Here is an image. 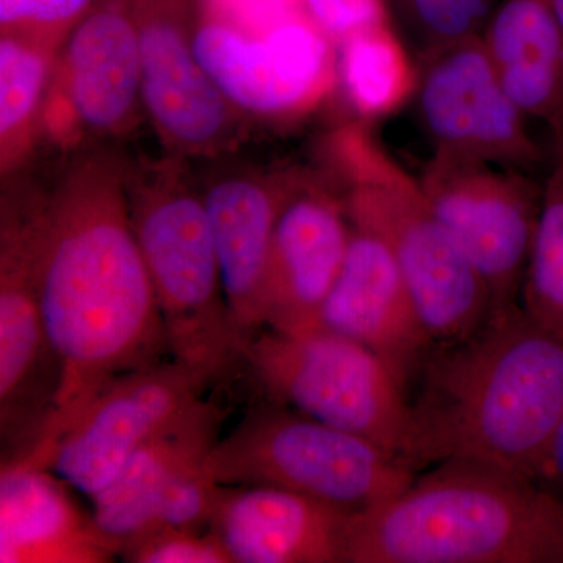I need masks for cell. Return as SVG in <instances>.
I'll return each mask as SVG.
<instances>
[{
  "mask_svg": "<svg viewBox=\"0 0 563 563\" xmlns=\"http://www.w3.org/2000/svg\"><path fill=\"white\" fill-rule=\"evenodd\" d=\"M521 295L525 313L563 340V158L555 152Z\"/></svg>",
  "mask_w": 563,
  "mask_h": 563,
  "instance_id": "cb8c5ba5",
  "label": "cell"
},
{
  "mask_svg": "<svg viewBox=\"0 0 563 563\" xmlns=\"http://www.w3.org/2000/svg\"><path fill=\"white\" fill-rule=\"evenodd\" d=\"M406 462L542 476L563 418V340L523 309L492 314L424 365Z\"/></svg>",
  "mask_w": 563,
  "mask_h": 563,
  "instance_id": "7a4b0ae2",
  "label": "cell"
},
{
  "mask_svg": "<svg viewBox=\"0 0 563 563\" xmlns=\"http://www.w3.org/2000/svg\"><path fill=\"white\" fill-rule=\"evenodd\" d=\"M542 476L563 483V418L555 431L553 444H551L550 454H548L547 463Z\"/></svg>",
  "mask_w": 563,
  "mask_h": 563,
  "instance_id": "f546056e",
  "label": "cell"
},
{
  "mask_svg": "<svg viewBox=\"0 0 563 563\" xmlns=\"http://www.w3.org/2000/svg\"><path fill=\"white\" fill-rule=\"evenodd\" d=\"M58 47L24 35L0 38V172H20L43 133Z\"/></svg>",
  "mask_w": 563,
  "mask_h": 563,
  "instance_id": "7402d4cb",
  "label": "cell"
},
{
  "mask_svg": "<svg viewBox=\"0 0 563 563\" xmlns=\"http://www.w3.org/2000/svg\"><path fill=\"white\" fill-rule=\"evenodd\" d=\"M336 49L339 84L362 121L390 117L413 98L418 68L391 24L352 36Z\"/></svg>",
  "mask_w": 563,
  "mask_h": 563,
  "instance_id": "603a6c76",
  "label": "cell"
},
{
  "mask_svg": "<svg viewBox=\"0 0 563 563\" xmlns=\"http://www.w3.org/2000/svg\"><path fill=\"white\" fill-rule=\"evenodd\" d=\"M221 485H266L361 512L413 483L412 468L363 437L284 404L251 407L207 459Z\"/></svg>",
  "mask_w": 563,
  "mask_h": 563,
  "instance_id": "8992f818",
  "label": "cell"
},
{
  "mask_svg": "<svg viewBox=\"0 0 563 563\" xmlns=\"http://www.w3.org/2000/svg\"><path fill=\"white\" fill-rule=\"evenodd\" d=\"M66 487L49 470L3 463L0 563H106L118 558Z\"/></svg>",
  "mask_w": 563,
  "mask_h": 563,
  "instance_id": "ffe728a7",
  "label": "cell"
},
{
  "mask_svg": "<svg viewBox=\"0 0 563 563\" xmlns=\"http://www.w3.org/2000/svg\"><path fill=\"white\" fill-rule=\"evenodd\" d=\"M554 152L563 158V132L554 136Z\"/></svg>",
  "mask_w": 563,
  "mask_h": 563,
  "instance_id": "4dcf8cb0",
  "label": "cell"
},
{
  "mask_svg": "<svg viewBox=\"0 0 563 563\" xmlns=\"http://www.w3.org/2000/svg\"><path fill=\"white\" fill-rule=\"evenodd\" d=\"M481 40L518 109L562 133L563 25L554 0H503Z\"/></svg>",
  "mask_w": 563,
  "mask_h": 563,
  "instance_id": "44dd1931",
  "label": "cell"
},
{
  "mask_svg": "<svg viewBox=\"0 0 563 563\" xmlns=\"http://www.w3.org/2000/svg\"><path fill=\"white\" fill-rule=\"evenodd\" d=\"M554 7L563 25V0H554Z\"/></svg>",
  "mask_w": 563,
  "mask_h": 563,
  "instance_id": "1f68e13d",
  "label": "cell"
},
{
  "mask_svg": "<svg viewBox=\"0 0 563 563\" xmlns=\"http://www.w3.org/2000/svg\"><path fill=\"white\" fill-rule=\"evenodd\" d=\"M141 117L140 38L132 0H102L58 52L43 133L70 146L85 132L125 135Z\"/></svg>",
  "mask_w": 563,
  "mask_h": 563,
  "instance_id": "5bb4252c",
  "label": "cell"
},
{
  "mask_svg": "<svg viewBox=\"0 0 563 563\" xmlns=\"http://www.w3.org/2000/svg\"><path fill=\"white\" fill-rule=\"evenodd\" d=\"M199 20L250 36H265L287 22L309 16L302 0H195Z\"/></svg>",
  "mask_w": 563,
  "mask_h": 563,
  "instance_id": "83f0119b",
  "label": "cell"
},
{
  "mask_svg": "<svg viewBox=\"0 0 563 563\" xmlns=\"http://www.w3.org/2000/svg\"><path fill=\"white\" fill-rule=\"evenodd\" d=\"M40 192H3L0 217V437L2 463L24 461L46 431L62 368L36 279Z\"/></svg>",
  "mask_w": 563,
  "mask_h": 563,
  "instance_id": "ba28073f",
  "label": "cell"
},
{
  "mask_svg": "<svg viewBox=\"0 0 563 563\" xmlns=\"http://www.w3.org/2000/svg\"><path fill=\"white\" fill-rule=\"evenodd\" d=\"M433 152L532 174L544 161L481 35L421 54L415 91Z\"/></svg>",
  "mask_w": 563,
  "mask_h": 563,
  "instance_id": "7c38bea8",
  "label": "cell"
},
{
  "mask_svg": "<svg viewBox=\"0 0 563 563\" xmlns=\"http://www.w3.org/2000/svg\"><path fill=\"white\" fill-rule=\"evenodd\" d=\"M352 512L266 485H221L209 531L233 563H344Z\"/></svg>",
  "mask_w": 563,
  "mask_h": 563,
  "instance_id": "2e32d148",
  "label": "cell"
},
{
  "mask_svg": "<svg viewBox=\"0 0 563 563\" xmlns=\"http://www.w3.org/2000/svg\"><path fill=\"white\" fill-rule=\"evenodd\" d=\"M144 114L174 157H218L243 136L244 118L195 51V0H132Z\"/></svg>",
  "mask_w": 563,
  "mask_h": 563,
  "instance_id": "30bf717a",
  "label": "cell"
},
{
  "mask_svg": "<svg viewBox=\"0 0 563 563\" xmlns=\"http://www.w3.org/2000/svg\"><path fill=\"white\" fill-rule=\"evenodd\" d=\"M352 228L379 236L398 263L432 343L468 339L492 317L487 285L429 207L413 179L374 135L352 122L322 143Z\"/></svg>",
  "mask_w": 563,
  "mask_h": 563,
  "instance_id": "277c9868",
  "label": "cell"
},
{
  "mask_svg": "<svg viewBox=\"0 0 563 563\" xmlns=\"http://www.w3.org/2000/svg\"><path fill=\"white\" fill-rule=\"evenodd\" d=\"M351 235V221L335 185L317 174L291 169L263 285V329H318Z\"/></svg>",
  "mask_w": 563,
  "mask_h": 563,
  "instance_id": "9a60e30c",
  "label": "cell"
},
{
  "mask_svg": "<svg viewBox=\"0 0 563 563\" xmlns=\"http://www.w3.org/2000/svg\"><path fill=\"white\" fill-rule=\"evenodd\" d=\"M437 220L492 298V314L517 306L543 187L532 174L433 152L420 179Z\"/></svg>",
  "mask_w": 563,
  "mask_h": 563,
  "instance_id": "9c48e42d",
  "label": "cell"
},
{
  "mask_svg": "<svg viewBox=\"0 0 563 563\" xmlns=\"http://www.w3.org/2000/svg\"><path fill=\"white\" fill-rule=\"evenodd\" d=\"M92 7L95 0H0V29L62 49Z\"/></svg>",
  "mask_w": 563,
  "mask_h": 563,
  "instance_id": "484cf974",
  "label": "cell"
},
{
  "mask_svg": "<svg viewBox=\"0 0 563 563\" xmlns=\"http://www.w3.org/2000/svg\"><path fill=\"white\" fill-rule=\"evenodd\" d=\"M318 329L369 347L406 374L432 343L387 244L357 228Z\"/></svg>",
  "mask_w": 563,
  "mask_h": 563,
  "instance_id": "e0dca14e",
  "label": "cell"
},
{
  "mask_svg": "<svg viewBox=\"0 0 563 563\" xmlns=\"http://www.w3.org/2000/svg\"><path fill=\"white\" fill-rule=\"evenodd\" d=\"M291 172L224 174L202 192L225 299L244 342L263 329L262 295Z\"/></svg>",
  "mask_w": 563,
  "mask_h": 563,
  "instance_id": "ac0fdd59",
  "label": "cell"
},
{
  "mask_svg": "<svg viewBox=\"0 0 563 563\" xmlns=\"http://www.w3.org/2000/svg\"><path fill=\"white\" fill-rule=\"evenodd\" d=\"M303 9L336 47L352 36L390 24L385 0H302Z\"/></svg>",
  "mask_w": 563,
  "mask_h": 563,
  "instance_id": "f1b7e54d",
  "label": "cell"
},
{
  "mask_svg": "<svg viewBox=\"0 0 563 563\" xmlns=\"http://www.w3.org/2000/svg\"><path fill=\"white\" fill-rule=\"evenodd\" d=\"M192 43L203 68L243 118L301 120L339 85V49L309 16L265 36L199 20Z\"/></svg>",
  "mask_w": 563,
  "mask_h": 563,
  "instance_id": "8fae6325",
  "label": "cell"
},
{
  "mask_svg": "<svg viewBox=\"0 0 563 563\" xmlns=\"http://www.w3.org/2000/svg\"><path fill=\"white\" fill-rule=\"evenodd\" d=\"M181 161L129 166V207L172 357L220 388L246 366L247 344L225 299L202 192Z\"/></svg>",
  "mask_w": 563,
  "mask_h": 563,
  "instance_id": "5b68a950",
  "label": "cell"
},
{
  "mask_svg": "<svg viewBox=\"0 0 563 563\" xmlns=\"http://www.w3.org/2000/svg\"><path fill=\"white\" fill-rule=\"evenodd\" d=\"M225 417L228 410L217 399H198L147 440L90 499L92 523L118 559L144 531L155 504L188 474L206 468Z\"/></svg>",
  "mask_w": 563,
  "mask_h": 563,
  "instance_id": "d6986e66",
  "label": "cell"
},
{
  "mask_svg": "<svg viewBox=\"0 0 563 563\" xmlns=\"http://www.w3.org/2000/svg\"><path fill=\"white\" fill-rule=\"evenodd\" d=\"M128 163L109 151L70 163L36 213V279L60 362L54 413L24 461L46 451L124 374L172 357L131 217Z\"/></svg>",
  "mask_w": 563,
  "mask_h": 563,
  "instance_id": "6da1fadb",
  "label": "cell"
},
{
  "mask_svg": "<svg viewBox=\"0 0 563 563\" xmlns=\"http://www.w3.org/2000/svg\"><path fill=\"white\" fill-rule=\"evenodd\" d=\"M536 479L444 462L351 514L344 563H563V499Z\"/></svg>",
  "mask_w": 563,
  "mask_h": 563,
  "instance_id": "3957f363",
  "label": "cell"
},
{
  "mask_svg": "<svg viewBox=\"0 0 563 563\" xmlns=\"http://www.w3.org/2000/svg\"><path fill=\"white\" fill-rule=\"evenodd\" d=\"M496 0H401L421 54L481 35Z\"/></svg>",
  "mask_w": 563,
  "mask_h": 563,
  "instance_id": "d4e9b609",
  "label": "cell"
},
{
  "mask_svg": "<svg viewBox=\"0 0 563 563\" xmlns=\"http://www.w3.org/2000/svg\"><path fill=\"white\" fill-rule=\"evenodd\" d=\"M246 366L272 401L363 437L406 462L409 374L388 358L325 329H262L247 343Z\"/></svg>",
  "mask_w": 563,
  "mask_h": 563,
  "instance_id": "52a82bcc",
  "label": "cell"
},
{
  "mask_svg": "<svg viewBox=\"0 0 563 563\" xmlns=\"http://www.w3.org/2000/svg\"><path fill=\"white\" fill-rule=\"evenodd\" d=\"M209 390L203 374L176 358L124 374L38 457L14 463L49 470L73 490L95 498L147 440Z\"/></svg>",
  "mask_w": 563,
  "mask_h": 563,
  "instance_id": "4fadbf2b",
  "label": "cell"
},
{
  "mask_svg": "<svg viewBox=\"0 0 563 563\" xmlns=\"http://www.w3.org/2000/svg\"><path fill=\"white\" fill-rule=\"evenodd\" d=\"M129 563H233L220 540L210 531L161 529L124 548Z\"/></svg>",
  "mask_w": 563,
  "mask_h": 563,
  "instance_id": "4316f807",
  "label": "cell"
}]
</instances>
